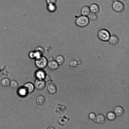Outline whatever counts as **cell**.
<instances>
[{"mask_svg":"<svg viewBox=\"0 0 129 129\" xmlns=\"http://www.w3.org/2000/svg\"><path fill=\"white\" fill-rule=\"evenodd\" d=\"M89 20L88 17L86 16L82 15L78 17L75 21L76 25L81 27L87 26L89 24Z\"/></svg>","mask_w":129,"mask_h":129,"instance_id":"1","label":"cell"},{"mask_svg":"<svg viewBox=\"0 0 129 129\" xmlns=\"http://www.w3.org/2000/svg\"><path fill=\"white\" fill-rule=\"evenodd\" d=\"M48 63L47 58L43 56L36 58L35 62L36 67L41 70L45 69L47 66Z\"/></svg>","mask_w":129,"mask_h":129,"instance_id":"2","label":"cell"},{"mask_svg":"<svg viewBox=\"0 0 129 129\" xmlns=\"http://www.w3.org/2000/svg\"><path fill=\"white\" fill-rule=\"evenodd\" d=\"M110 36L109 32L105 29H102L99 30L98 33V36L99 39L103 42L108 41Z\"/></svg>","mask_w":129,"mask_h":129,"instance_id":"3","label":"cell"},{"mask_svg":"<svg viewBox=\"0 0 129 129\" xmlns=\"http://www.w3.org/2000/svg\"><path fill=\"white\" fill-rule=\"evenodd\" d=\"M112 7L113 10L118 13L122 12L125 9L124 4L122 2L119 1L114 2L112 4Z\"/></svg>","mask_w":129,"mask_h":129,"instance_id":"4","label":"cell"},{"mask_svg":"<svg viewBox=\"0 0 129 129\" xmlns=\"http://www.w3.org/2000/svg\"><path fill=\"white\" fill-rule=\"evenodd\" d=\"M35 86L37 89L41 90L45 88L46 83L42 79H37L35 82Z\"/></svg>","mask_w":129,"mask_h":129,"instance_id":"5","label":"cell"},{"mask_svg":"<svg viewBox=\"0 0 129 129\" xmlns=\"http://www.w3.org/2000/svg\"><path fill=\"white\" fill-rule=\"evenodd\" d=\"M27 95L33 93L35 89L34 86L33 84L28 82L26 83L24 86Z\"/></svg>","mask_w":129,"mask_h":129,"instance_id":"6","label":"cell"},{"mask_svg":"<svg viewBox=\"0 0 129 129\" xmlns=\"http://www.w3.org/2000/svg\"><path fill=\"white\" fill-rule=\"evenodd\" d=\"M47 90L49 93L51 95H54L57 92L56 86L54 84L51 83L49 84L47 87Z\"/></svg>","mask_w":129,"mask_h":129,"instance_id":"7","label":"cell"},{"mask_svg":"<svg viewBox=\"0 0 129 129\" xmlns=\"http://www.w3.org/2000/svg\"><path fill=\"white\" fill-rule=\"evenodd\" d=\"M48 68L50 70L54 71L57 70L59 67V64L56 61L52 60L48 63Z\"/></svg>","mask_w":129,"mask_h":129,"instance_id":"8","label":"cell"},{"mask_svg":"<svg viewBox=\"0 0 129 129\" xmlns=\"http://www.w3.org/2000/svg\"><path fill=\"white\" fill-rule=\"evenodd\" d=\"M114 113L116 116L118 118H121L123 115L124 111L121 107L117 106L114 109Z\"/></svg>","mask_w":129,"mask_h":129,"instance_id":"9","label":"cell"},{"mask_svg":"<svg viewBox=\"0 0 129 129\" xmlns=\"http://www.w3.org/2000/svg\"><path fill=\"white\" fill-rule=\"evenodd\" d=\"M90 12L93 14H96L99 12L100 8L97 4L93 3L91 4L89 7Z\"/></svg>","mask_w":129,"mask_h":129,"instance_id":"10","label":"cell"},{"mask_svg":"<svg viewBox=\"0 0 129 129\" xmlns=\"http://www.w3.org/2000/svg\"><path fill=\"white\" fill-rule=\"evenodd\" d=\"M105 121L104 116L103 115L99 114L95 117V122L97 124L102 125L104 124Z\"/></svg>","mask_w":129,"mask_h":129,"instance_id":"11","label":"cell"},{"mask_svg":"<svg viewBox=\"0 0 129 129\" xmlns=\"http://www.w3.org/2000/svg\"><path fill=\"white\" fill-rule=\"evenodd\" d=\"M45 97L42 95L38 96L36 98V104L38 106H41L45 103Z\"/></svg>","mask_w":129,"mask_h":129,"instance_id":"12","label":"cell"},{"mask_svg":"<svg viewBox=\"0 0 129 129\" xmlns=\"http://www.w3.org/2000/svg\"><path fill=\"white\" fill-rule=\"evenodd\" d=\"M34 77L37 79H42L44 78L45 76V72L42 70L37 71L34 74Z\"/></svg>","mask_w":129,"mask_h":129,"instance_id":"13","label":"cell"},{"mask_svg":"<svg viewBox=\"0 0 129 129\" xmlns=\"http://www.w3.org/2000/svg\"><path fill=\"white\" fill-rule=\"evenodd\" d=\"M109 39V42L110 43L113 45H117L119 42L118 37L115 35L111 36L110 37Z\"/></svg>","mask_w":129,"mask_h":129,"instance_id":"14","label":"cell"},{"mask_svg":"<svg viewBox=\"0 0 129 129\" xmlns=\"http://www.w3.org/2000/svg\"><path fill=\"white\" fill-rule=\"evenodd\" d=\"M90 12L89 7L87 6L83 7L81 11V14L83 16H88L90 14Z\"/></svg>","mask_w":129,"mask_h":129,"instance_id":"15","label":"cell"},{"mask_svg":"<svg viewBox=\"0 0 129 129\" xmlns=\"http://www.w3.org/2000/svg\"><path fill=\"white\" fill-rule=\"evenodd\" d=\"M11 83L10 79L8 78H5L3 79L1 82L2 86L3 87L7 88L9 87Z\"/></svg>","mask_w":129,"mask_h":129,"instance_id":"16","label":"cell"},{"mask_svg":"<svg viewBox=\"0 0 129 129\" xmlns=\"http://www.w3.org/2000/svg\"><path fill=\"white\" fill-rule=\"evenodd\" d=\"M64 57L61 55H58L56 57V61L59 64H62L64 63Z\"/></svg>","mask_w":129,"mask_h":129,"instance_id":"17","label":"cell"},{"mask_svg":"<svg viewBox=\"0 0 129 129\" xmlns=\"http://www.w3.org/2000/svg\"><path fill=\"white\" fill-rule=\"evenodd\" d=\"M47 8L49 12H53L56 10V7L55 4L48 5Z\"/></svg>","mask_w":129,"mask_h":129,"instance_id":"18","label":"cell"},{"mask_svg":"<svg viewBox=\"0 0 129 129\" xmlns=\"http://www.w3.org/2000/svg\"><path fill=\"white\" fill-rule=\"evenodd\" d=\"M107 116L108 119L111 121L114 120L116 118L115 114L112 112L108 113L107 114Z\"/></svg>","mask_w":129,"mask_h":129,"instance_id":"19","label":"cell"},{"mask_svg":"<svg viewBox=\"0 0 129 129\" xmlns=\"http://www.w3.org/2000/svg\"><path fill=\"white\" fill-rule=\"evenodd\" d=\"M89 19L92 22H95L97 21L98 17L95 14H92L90 16Z\"/></svg>","mask_w":129,"mask_h":129,"instance_id":"20","label":"cell"},{"mask_svg":"<svg viewBox=\"0 0 129 129\" xmlns=\"http://www.w3.org/2000/svg\"><path fill=\"white\" fill-rule=\"evenodd\" d=\"M69 65L71 68H75L77 65V62L75 60H72L69 62Z\"/></svg>","mask_w":129,"mask_h":129,"instance_id":"21","label":"cell"},{"mask_svg":"<svg viewBox=\"0 0 129 129\" xmlns=\"http://www.w3.org/2000/svg\"><path fill=\"white\" fill-rule=\"evenodd\" d=\"M29 58L31 59L36 58V52L35 51H32L29 53Z\"/></svg>","mask_w":129,"mask_h":129,"instance_id":"22","label":"cell"},{"mask_svg":"<svg viewBox=\"0 0 129 129\" xmlns=\"http://www.w3.org/2000/svg\"><path fill=\"white\" fill-rule=\"evenodd\" d=\"M35 51L39 52L42 55L44 52V50L43 48L41 47H38L35 50Z\"/></svg>","mask_w":129,"mask_h":129,"instance_id":"23","label":"cell"},{"mask_svg":"<svg viewBox=\"0 0 129 129\" xmlns=\"http://www.w3.org/2000/svg\"><path fill=\"white\" fill-rule=\"evenodd\" d=\"M10 84L12 88L14 89L16 88L18 86L17 82L14 81H12Z\"/></svg>","mask_w":129,"mask_h":129,"instance_id":"24","label":"cell"},{"mask_svg":"<svg viewBox=\"0 0 129 129\" xmlns=\"http://www.w3.org/2000/svg\"><path fill=\"white\" fill-rule=\"evenodd\" d=\"M20 94L22 95H25L26 94V91L24 88H21L19 91Z\"/></svg>","mask_w":129,"mask_h":129,"instance_id":"25","label":"cell"},{"mask_svg":"<svg viewBox=\"0 0 129 129\" xmlns=\"http://www.w3.org/2000/svg\"><path fill=\"white\" fill-rule=\"evenodd\" d=\"M44 81L46 82H49L51 80V78L50 76L48 75H45L44 78Z\"/></svg>","mask_w":129,"mask_h":129,"instance_id":"26","label":"cell"},{"mask_svg":"<svg viewBox=\"0 0 129 129\" xmlns=\"http://www.w3.org/2000/svg\"><path fill=\"white\" fill-rule=\"evenodd\" d=\"M56 0H46V2L48 5L55 4Z\"/></svg>","mask_w":129,"mask_h":129,"instance_id":"27","label":"cell"},{"mask_svg":"<svg viewBox=\"0 0 129 129\" xmlns=\"http://www.w3.org/2000/svg\"><path fill=\"white\" fill-rule=\"evenodd\" d=\"M95 117V115L93 113H90L89 115V118L91 120H93L94 119Z\"/></svg>","mask_w":129,"mask_h":129,"instance_id":"28","label":"cell"},{"mask_svg":"<svg viewBox=\"0 0 129 129\" xmlns=\"http://www.w3.org/2000/svg\"><path fill=\"white\" fill-rule=\"evenodd\" d=\"M77 64L79 66H81L83 64V61H82L80 60H78L77 62Z\"/></svg>","mask_w":129,"mask_h":129,"instance_id":"29","label":"cell"},{"mask_svg":"<svg viewBox=\"0 0 129 129\" xmlns=\"http://www.w3.org/2000/svg\"><path fill=\"white\" fill-rule=\"evenodd\" d=\"M54 127H49L47 128V129H54Z\"/></svg>","mask_w":129,"mask_h":129,"instance_id":"30","label":"cell"},{"mask_svg":"<svg viewBox=\"0 0 129 129\" xmlns=\"http://www.w3.org/2000/svg\"><path fill=\"white\" fill-rule=\"evenodd\" d=\"M119 0H113V1L114 2H116V1H118Z\"/></svg>","mask_w":129,"mask_h":129,"instance_id":"31","label":"cell"},{"mask_svg":"<svg viewBox=\"0 0 129 129\" xmlns=\"http://www.w3.org/2000/svg\"></svg>","mask_w":129,"mask_h":129,"instance_id":"32","label":"cell"}]
</instances>
